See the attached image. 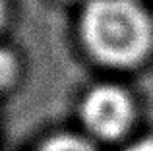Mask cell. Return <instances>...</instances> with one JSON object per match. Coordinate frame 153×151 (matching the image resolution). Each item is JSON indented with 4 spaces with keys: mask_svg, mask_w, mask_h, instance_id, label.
Returning a JSON list of instances; mask_svg holds the SVG:
<instances>
[{
    "mask_svg": "<svg viewBox=\"0 0 153 151\" xmlns=\"http://www.w3.org/2000/svg\"><path fill=\"white\" fill-rule=\"evenodd\" d=\"M79 39L99 64L134 68L153 53V16L142 0H87Z\"/></svg>",
    "mask_w": 153,
    "mask_h": 151,
    "instance_id": "6da1fadb",
    "label": "cell"
},
{
    "mask_svg": "<svg viewBox=\"0 0 153 151\" xmlns=\"http://www.w3.org/2000/svg\"><path fill=\"white\" fill-rule=\"evenodd\" d=\"M79 116L91 136L116 140L128 132L134 120V103L122 87L103 83L85 93L79 105Z\"/></svg>",
    "mask_w": 153,
    "mask_h": 151,
    "instance_id": "7a4b0ae2",
    "label": "cell"
},
{
    "mask_svg": "<svg viewBox=\"0 0 153 151\" xmlns=\"http://www.w3.org/2000/svg\"><path fill=\"white\" fill-rule=\"evenodd\" d=\"M19 74H22V66L16 53L0 47V95L14 89L19 79Z\"/></svg>",
    "mask_w": 153,
    "mask_h": 151,
    "instance_id": "3957f363",
    "label": "cell"
},
{
    "mask_svg": "<svg viewBox=\"0 0 153 151\" xmlns=\"http://www.w3.org/2000/svg\"><path fill=\"white\" fill-rule=\"evenodd\" d=\"M35 151H95L87 140L74 134H54L39 144Z\"/></svg>",
    "mask_w": 153,
    "mask_h": 151,
    "instance_id": "277c9868",
    "label": "cell"
},
{
    "mask_svg": "<svg viewBox=\"0 0 153 151\" xmlns=\"http://www.w3.org/2000/svg\"><path fill=\"white\" fill-rule=\"evenodd\" d=\"M126 151H153V140H151V138H147V140L136 141V144H132Z\"/></svg>",
    "mask_w": 153,
    "mask_h": 151,
    "instance_id": "5b68a950",
    "label": "cell"
},
{
    "mask_svg": "<svg viewBox=\"0 0 153 151\" xmlns=\"http://www.w3.org/2000/svg\"><path fill=\"white\" fill-rule=\"evenodd\" d=\"M6 0H0V29H2V25H4V21H6Z\"/></svg>",
    "mask_w": 153,
    "mask_h": 151,
    "instance_id": "8992f818",
    "label": "cell"
},
{
    "mask_svg": "<svg viewBox=\"0 0 153 151\" xmlns=\"http://www.w3.org/2000/svg\"><path fill=\"white\" fill-rule=\"evenodd\" d=\"M85 2H87V0H85Z\"/></svg>",
    "mask_w": 153,
    "mask_h": 151,
    "instance_id": "52a82bcc",
    "label": "cell"
}]
</instances>
